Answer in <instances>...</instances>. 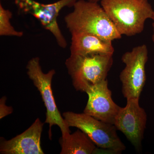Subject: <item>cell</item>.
<instances>
[{
    "mask_svg": "<svg viewBox=\"0 0 154 154\" xmlns=\"http://www.w3.org/2000/svg\"><path fill=\"white\" fill-rule=\"evenodd\" d=\"M139 99H127L126 106L121 107L114 123L116 129L124 134L138 152L141 149L147 120L145 110L140 105Z\"/></svg>",
    "mask_w": 154,
    "mask_h": 154,
    "instance_id": "7",
    "label": "cell"
},
{
    "mask_svg": "<svg viewBox=\"0 0 154 154\" xmlns=\"http://www.w3.org/2000/svg\"><path fill=\"white\" fill-rule=\"evenodd\" d=\"M89 1L92 2H100V0H89Z\"/></svg>",
    "mask_w": 154,
    "mask_h": 154,
    "instance_id": "16",
    "label": "cell"
},
{
    "mask_svg": "<svg viewBox=\"0 0 154 154\" xmlns=\"http://www.w3.org/2000/svg\"><path fill=\"white\" fill-rule=\"evenodd\" d=\"M148 50L145 44L138 45L125 53L121 60L125 65L119 75L122 92L127 99H139L145 85V66Z\"/></svg>",
    "mask_w": 154,
    "mask_h": 154,
    "instance_id": "6",
    "label": "cell"
},
{
    "mask_svg": "<svg viewBox=\"0 0 154 154\" xmlns=\"http://www.w3.org/2000/svg\"><path fill=\"white\" fill-rule=\"evenodd\" d=\"M60 154H91L97 151L95 144L81 130L60 139Z\"/></svg>",
    "mask_w": 154,
    "mask_h": 154,
    "instance_id": "12",
    "label": "cell"
},
{
    "mask_svg": "<svg viewBox=\"0 0 154 154\" xmlns=\"http://www.w3.org/2000/svg\"><path fill=\"white\" fill-rule=\"evenodd\" d=\"M15 2H16V4H17V3H18V2H19V0H15Z\"/></svg>",
    "mask_w": 154,
    "mask_h": 154,
    "instance_id": "17",
    "label": "cell"
},
{
    "mask_svg": "<svg viewBox=\"0 0 154 154\" xmlns=\"http://www.w3.org/2000/svg\"><path fill=\"white\" fill-rule=\"evenodd\" d=\"M112 42L92 34L73 33L72 34L70 54H113L114 48Z\"/></svg>",
    "mask_w": 154,
    "mask_h": 154,
    "instance_id": "11",
    "label": "cell"
},
{
    "mask_svg": "<svg viewBox=\"0 0 154 154\" xmlns=\"http://www.w3.org/2000/svg\"><path fill=\"white\" fill-rule=\"evenodd\" d=\"M12 15L11 11L4 8L2 4L0 5V35L22 37L23 36V32L17 31L11 25Z\"/></svg>",
    "mask_w": 154,
    "mask_h": 154,
    "instance_id": "13",
    "label": "cell"
},
{
    "mask_svg": "<svg viewBox=\"0 0 154 154\" xmlns=\"http://www.w3.org/2000/svg\"><path fill=\"white\" fill-rule=\"evenodd\" d=\"M44 123L39 118L24 132L10 140L1 138L0 153L44 154L41 147V137Z\"/></svg>",
    "mask_w": 154,
    "mask_h": 154,
    "instance_id": "10",
    "label": "cell"
},
{
    "mask_svg": "<svg viewBox=\"0 0 154 154\" xmlns=\"http://www.w3.org/2000/svg\"><path fill=\"white\" fill-rule=\"evenodd\" d=\"M73 11L65 17L67 28L72 34L85 33L113 41L122 35L98 2L78 0Z\"/></svg>",
    "mask_w": 154,
    "mask_h": 154,
    "instance_id": "1",
    "label": "cell"
},
{
    "mask_svg": "<svg viewBox=\"0 0 154 154\" xmlns=\"http://www.w3.org/2000/svg\"><path fill=\"white\" fill-rule=\"evenodd\" d=\"M88 99L84 113L106 123L114 125L121 107L114 102L107 79L86 91Z\"/></svg>",
    "mask_w": 154,
    "mask_h": 154,
    "instance_id": "9",
    "label": "cell"
},
{
    "mask_svg": "<svg viewBox=\"0 0 154 154\" xmlns=\"http://www.w3.org/2000/svg\"><path fill=\"white\" fill-rule=\"evenodd\" d=\"M26 69L28 77L33 82L41 95L42 99L46 109L45 123L49 124V138L51 139V127L57 125L60 128L62 137H65L70 134L69 127L61 115L56 103L51 88V82L55 74L54 69L45 73L42 70L40 59L33 57L28 61Z\"/></svg>",
    "mask_w": 154,
    "mask_h": 154,
    "instance_id": "5",
    "label": "cell"
},
{
    "mask_svg": "<svg viewBox=\"0 0 154 154\" xmlns=\"http://www.w3.org/2000/svg\"><path fill=\"white\" fill-rule=\"evenodd\" d=\"M113 54H70L65 64L77 91L86 92L89 88L106 80L113 65Z\"/></svg>",
    "mask_w": 154,
    "mask_h": 154,
    "instance_id": "3",
    "label": "cell"
},
{
    "mask_svg": "<svg viewBox=\"0 0 154 154\" xmlns=\"http://www.w3.org/2000/svg\"><path fill=\"white\" fill-rule=\"evenodd\" d=\"M7 98L5 96L1 98L0 100V119H2L7 116L13 113V108L6 105Z\"/></svg>",
    "mask_w": 154,
    "mask_h": 154,
    "instance_id": "14",
    "label": "cell"
},
{
    "mask_svg": "<svg viewBox=\"0 0 154 154\" xmlns=\"http://www.w3.org/2000/svg\"><path fill=\"white\" fill-rule=\"evenodd\" d=\"M68 126L74 127L86 134L97 146L113 153H120L126 149L119 137L114 125L106 123L83 113L72 111L63 114Z\"/></svg>",
    "mask_w": 154,
    "mask_h": 154,
    "instance_id": "4",
    "label": "cell"
},
{
    "mask_svg": "<svg viewBox=\"0 0 154 154\" xmlns=\"http://www.w3.org/2000/svg\"><path fill=\"white\" fill-rule=\"evenodd\" d=\"M152 20H153V23H152V27H153V34L152 36V41L154 43V16L153 17L152 19Z\"/></svg>",
    "mask_w": 154,
    "mask_h": 154,
    "instance_id": "15",
    "label": "cell"
},
{
    "mask_svg": "<svg viewBox=\"0 0 154 154\" xmlns=\"http://www.w3.org/2000/svg\"><path fill=\"white\" fill-rule=\"evenodd\" d=\"M78 0H59L49 4H41L34 0H19L17 5L22 11L38 19L44 28L55 37L58 45L66 48L67 42L59 27L57 17L65 7H73Z\"/></svg>",
    "mask_w": 154,
    "mask_h": 154,
    "instance_id": "8",
    "label": "cell"
},
{
    "mask_svg": "<svg viewBox=\"0 0 154 154\" xmlns=\"http://www.w3.org/2000/svg\"><path fill=\"white\" fill-rule=\"evenodd\" d=\"M100 4L119 33L128 36L142 33L152 19L154 9L148 0H100Z\"/></svg>",
    "mask_w": 154,
    "mask_h": 154,
    "instance_id": "2",
    "label": "cell"
}]
</instances>
